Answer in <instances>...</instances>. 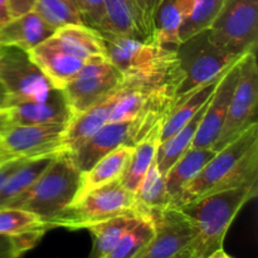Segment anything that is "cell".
I'll use <instances>...</instances> for the list:
<instances>
[{"mask_svg":"<svg viewBox=\"0 0 258 258\" xmlns=\"http://www.w3.org/2000/svg\"><path fill=\"white\" fill-rule=\"evenodd\" d=\"M254 180H258V122L217 150L186 186L178 207L207 194L246 185Z\"/></svg>","mask_w":258,"mask_h":258,"instance_id":"obj_1","label":"cell"},{"mask_svg":"<svg viewBox=\"0 0 258 258\" xmlns=\"http://www.w3.org/2000/svg\"><path fill=\"white\" fill-rule=\"evenodd\" d=\"M257 193L258 180H254L246 185L207 194L178 207L196 232L191 258H206L223 248L224 238L233 221L241 209L256 198Z\"/></svg>","mask_w":258,"mask_h":258,"instance_id":"obj_2","label":"cell"},{"mask_svg":"<svg viewBox=\"0 0 258 258\" xmlns=\"http://www.w3.org/2000/svg\"><path fill=\"white\" fill-rule=\"evenodd\" d=\"M82 173L68 151H59L35 183L9 207L37 214L45 224L73 203L81 185ZM49 228V226H48Z\"/></svg>","mask_w":258,"mask_h":258,"instance_id":"obj_3","label":"cell"},{"mask_svg":"<svg viewBox=\"0 0 258 258\" xmlns=\"http://www.w3.org/2000/svg\"><path fill=\"white\" fill-rule=\"evenodd\" d=\"M107 59L125 81H151L166 77L179 70L175 48L100 32Z\"/></svg>","mask_w":258,"mask_h":258,"instance_id":"obj_4","label":"cell"},{"mask_svg":"<svg viewBox=\"0 0 258 258\" xmlns=\"http://www.w3.org/2000/svg\"><path fill=\"white\" fill-rule=\"evenodd\" d=\"M175 53L181 76L175 100L206 83L219 80L242 57L217 47L209 39L208 30L181 42Z\"/></svg>","mask_w":258,"mask_h":258,"instance_id":"obj_5","label":"cell"},{"mask_svg":"<svg viewBox=\"0 0 258 258\" xmlns=\"http://www.w3.org/2000/svg\"><path fill=\"white\" fill-rule=\"evenodd\" d=\"M140 212L135 201V194L125 188L120 180L88 191L82 198L49 222V229L55 227L72 229H86L88 226L120 214ZM141 213V212H140Z\"/></svg>","mask_w":258,"mask_h":258,"instance_id":"obj_6","label":"cell"},{"mask_svg":"<svg viewBox=\"0 0 258 258\" xmlns=\"http://www.w3.org/2000/svg\"><path fill=\"white\" fill-rule=\"evenodd\" d=\"M208 35L217 47L232 54L257 52L258 0H227Z\"/></svg>","mask_w":258,"mask_h":258,"instance_id":"obj_7","label":"cell"},{"mask_svg":"<svg viewBox=\"0 0 258 258\" xmlns=\"http://www.w3.org/2000/svg\"><path fill=\"white\" fill-rule=\"evenodd\" d=\"M258 103V66L256 52H248L239 62V77L232 95L218 139L213 145L219 150L233 141L251 125L257 122Z\"/></svg>","mask_w":258,"mask_h":258,"instance_id":"obj_8","label":"cell"},{"mask_svg":"<svg viewBox=\"0 0 258 258\" xmlns=\"http://www.w3.org/2000/svg\"><path fill=\"white\" fill-rule=\"evenodd\" d=\"M123 83V76L107 58H96L87 60L62 91L75 117L105 100Z\"/></svg>","mask_w":258,"mask_h":258,"instance_id":"obj_9","label":"cell"},{"mask_svg":"<svg viewBox=\"0 0 258 258\" xmlns=\"http://www.w3.org/2000/svg\"><path fill=\"white\" fill-rule=\"evenodd\" d=\"M0 81L9 92V103L42 101L57 90L27 50L19 48L0 47Z\"/></svg>","mask_w":258,"mask_h":258,"instance_id":"obj_10","label":"cell"},{"mask_svg":"<svg viewBox=\"0 0 258 258\" xmlns=\"http://www.w3.org/2000/svg\"><path fill=\"white\" fill-rule=\"evenodd\" d=\"M159 0H105L106 14L98 32L158 43L154 14Z\"/></svg>","mask_w":258,"mask_h":258,"instance_id":"obj_11","label":"cell"},{"mask_svg":"<svg viewBox=\"0 0 258 258\" xmlns=\"http://www.w3.org/2000/svg\"><path fill=\"white\" fill-rule=\"evenodd\" d=\"M155 234L139 258H175L191 251L196 232L183 212L175 207H166L151 212Z\"/></svg>","mask_w":258,"mask_h":258,"instance_id":"obj_12","label":"cell"},{"mask_svg":"<svg viewBox=\"0 0 258 258\" xmlns=\"http://www.w3.org/2000/svg\"><path fill=\"white\" fill-rule=\"evenodd\" d=\"M149 128L139 118L133 121L107 122L90 139L72 151L71 158L81 173H86L101 158L120 145L135 146L149 133Z\"/></svg>","mask_w":258,"mask_h":258,"instance_id":"obj_13","label":"cell"},{"mask_svg":"<svg viewBox=\"0 0 258 258\" xmlns=\"http://www.w3.org/2000/svg\"><path fill=\"white\" fill-rule=\"evenodd\" d=\"M66 123L12 125L0 134L3 150L15 158H35L62 150Z\"/></svg>","mask_w":258,"mask_h":258,"instance_id":"obj_14","label":"cell"},{"mask_svg":"<svg viewBox=\"0 0 258 258\" xmlns=\"http://www.w3.org/2000/svg\"><path fill=\"white\" fill-rule=\"evenodd\" d=\"M241 58L236 63H233L229 70H227L226 73L219 78L216 90L212 97L209 98L208 105L199 123L191 148H213L216 144L224 120H226L229 102H231L232 95L238 81Z\"/></svg>","mask_w":258,"mask_h":258,"instance_id":"obj_15","label":"cell"},{"mask_svg":"<svg viewBox=\"0 0 258 258\" xmlns=\"http://www.w3.org/2000/svg\"><path fill=\"white\" fill-rule=\"evenodd\" d=\"M13 125H44V123H68L73 113L62 90H53L42 101H24L8 105Z\"/></svg>","mask_w":258,"mask_h":258,"instance_id":"obj_16","label":"cell"},{"mask_svg":"<svg viewBox=\"0 0 258 258\" xmlns=\"http://www.w3.org/2000/svg\"><path fill=\"white\" fill-rule=\"evenodd\" d=\"M27 52L57 90H63V87L77 76L86 63V60L71 54L49 39Z\"/></svg>","mask_w":258,"mask_h":258,"instance_id":"obj_17","label":"cell"},{"mask_svg":"<svg viewBox=\"0 0 258 258\" xmlns=\"http://www.w3.org/2000/svg\"><path fill=\"white\" fill-rule=\"evenodd\" d=\"M48 39L86 62L96 58H107L101 33L86 24L62 25Z\"/></svg>","mask_w":258,"mask_h":258,"instance_id":"obj_18","label":"cell"},{"mask_svg":"<svg viewBox=\"0 0 258 258\" xmlns=\"http://www.w3.org/2000/svg\"><path fill=\"white\" fill-rule=\"evenodd\" d=\"M120 88L111 93L110 96H107L105 100L100 101L95 106L87 108L72 118V121L67 125L64 135H63V151H68V153L75 151L87 139H90L96 131L100 130L103 125H106L110 121L111 111L115 105Z\"/></svg>","mask_w":258,"mask_h":258,"instance_id":"obj_19","label":"cell"},{"mask_svg":"<svg viewBox=\"0 0 258 258\" xmlns=\"http://www.w3.org/2000/svg\"><path fill=\"white\" fill-rule=\"evenodd\" d=\"M54 30L34 13L10 18L0 25V47L29 50L47 40Z\"/></svg>","mask_w":258,"mask_h":258,"instance_id":"obj_20","label":"cell"},{"mask_svg":"<svg viewBox=\"0 0 258 258\" xmlns=\"http://www.w3.org/2000/svg\"><path fill=\"white\" fill-rule=\"evenodd\" d=\"M213 148H190L164 175L170 207H178L186 186L216 155Z\"/></svg>","mask_w":258,"mask_h":258,"instance_id":"obj_21","label":"cell"},{"mask_svg":"<svg viewBox=\"0 0 258 258\" xmlns=\"http://www.w3.org/2000/svg\"><path fill=\"white\" fill-rule=\"evenodd\" d=\"M133 153L134 146L120 145L115 150L108 153L107 155L101 158L86 173H82L81 185L75 201L82 198L88 191L107 185L112 181L120 180L127 168Z\"/></svg>","mask_w":258,"mask_h":258,"instance_id":"obj_22","label":"cell"},{"mask_svg":"<svg viewBox=\"0 0 258 258\" xmlns=\"http://www.w3.org/2000/svg\"><path fill=\"white\" fill-rule=\"evenodd\" d=\"M10 18L34 13L54 29L66 24H85L77 8L68 0H8Z\"/></svg>","mask_w":258,"mask_h":258,"instance_id":"obj_23","label":"cell"},{"mask_svg":"<svg viewBox=\"0 0 258 258\" xmlns=\"http://www.w3.org/2000/svg\"><path fill=\"white\" fill-rule=\"evenodd\" d=\"M218 81L219 80L206 83L174 101L173 106L161 123L160 144L171 138L175 133H178L208 102L216 90Z\"/></svg>","mask_w":258,"mask_h":258,"instance_id":"obj_24","label":"cell"},{"mask_svg":"<svg viewBox=\"0 0 258 258\" xmlns=\"http://www.w3.org/2000/svg\"><path fill=\"white\" fill-rule=\"evenodd\" d=\"M144 216L145 214L140 212H130L88 226L86 229L90 232L93 239L91 258L105 257L116 246V243L140 222Z\"/></svg>","mask_w":258,"mask_h":258,"instance_id":"obj_25","label":"cell"},{"mask_svg":"<svg viewBox=\"0 0 258 258\" xmlns=\"http://www.w3.org/2000/svg\"><path fill=\"white\" fill-rule=\"evenodd\" d=\"M161 123L159 122L134 146V153L131 156L125 173L121 176L120 181L127 190L135 194L139 185L143 181L146 171L150 168L151 163L156 158L159 145H160Z\"/></svg>","mask_w":258,"mask_h":258,"instance_id":"obj_26","label":"cell"},{"mask_svg":"<svg viewBox=\"0 0 258 258\" xmlns=\"http://www.w3.org/2000/svg\"><path fill=\"white\" fill-rule=\"evenodd\" d=\"M57 153L45 154L25 160L7 180L0 189V208L9 207L19 197H22L33 184L35 183L40 174L48 168Z\"/></svg>","mask_w":258,"mask_h":258,"instance_id":"obj_27","label":"cell"},{"mask_svg":"<svg viewBox=\"0 0 258 258\" xmlns=\"http://www.w3.org/2000/svg\"><path fill=\"white\" fill-rule=\"evenodd\" d=\"M207 105H208V102L178 133H175L171 138H169L168 140L159 145L158 153H156V161H158L159 169H160L163 175H165L169 169L180 159V156L191 148V144L196 138V134L198 131L199 123L203 117Z\"/></svg>","mask_w":258,"mask_h":258,"instance_id":"obj_28","label":"cell"},{"mask_svg":"<svg viewBox=\"0 0 258 258\" xmlns=\"http://www.w3.org/2000/svg\"><path fill=\"white\" fill-rule=\"evenodd\" d=\"M135 201L138 209L144 214L170 207V201L166 193L165 178L159 169L156 158L154 159L138 190L135 191Z\"/></svg>","mask_w":258,"mask_h":258,"instance_id":"obj_29","label":"cell"},{"mask_svg":"<svg viewBox=\"0 0 258 258\" xmlns=\"http://www.w3.org/2000/svg\"><path fill=\"white\" fill-rule=\"evenodd\" d=\"M49 231L44 221L29 211L13 207L0 208V234L39 239Z\"/></svg>","mask_w":258,"mask_h":258,"instance_id":"obj_30","label":"cell"},{"mask_svg":"<svg viewBox=\"0 0 258 258\" xmlns=\"http://www.w3.org/2000/svg\"><path fill=\"white\" fill-rule=\"evenodd\" d=\"M183 15L176 0H159L154 14L155 39L160 45L176 48L180 44L179 29Z\"/></svg>","mask_w":258,"mask_h":258,"instance_id":"obj_31","label":"cell"},{"mask_svg":"<svg viewBox=\"0 0 258 258\" xmlns=\"http://www.w3.org/2000/svg\"><path fill=\"white\" fill-rule=\"evenodd\" d=\"M155 234L153 218L145 214L103 258H139Z\"/></svg>","mask_w":258,"mask_h":258,"instance_id":"obj_32","label":"cell"},{"mask_svg":"<svg viewBox=\"0 0 258 258\" xmlns=\"http://www.w3.org/2000/svg\"><path fill=\"white\" fill-rule=\"evenodd\" d=\"M227 0H198L188 15L183 19L179 29L180 43L202 32H206L213 25Z\"/></svg>","mask_w":258,"mask_h":258,"instance_id":"obj_33","label":"cell"},{"mask_svg":"<svg viewBox=\"0 0 258 258\" xmlns=\"http://www.w3.org/2000/svg\"><path fill=\"white\" fill-rule=\"evenodd\" d=\"M39 239L32 237H10L0 234V258H23Z\"/></svg>","mask_w":258,"mask_h":258,"instance_id":"obj_34","label":"cell"},{"mask_svg":"<svg viewBox=\"0 0 258 258\" xmlns=\"http://www.w3.org/2000/svg\"><path fill=\"white\" fill-rule=\"evenodd\" d=\"M77 8L83 22L88 27L98 29L105 19V0H77Z\"/></svg>","mask_w":258,"mask_h":258,"instance_id":"obj_35","label":"cell"},{"mask_svg":"<svg viewBox=\"0 0 258 258\" xmlns=\"http://www.w3.org/2000/svg\"><path fill=\"white\" fill-rule=\"evenodd\" d=\"M30 158H10L7 161L0 164V189L3 188L7 180L9 179V176L24 163L25 160H28Z\"/></svg>","mask_w":258,"mask_h":258,"instance_id":"obj_36","label":"cell"},{"mask_svg":"<svg viewBox=\"0 0 258 258\" xmlns=\"http://www.w3.org/2000/svg\"><path fill=\"white\" fill-rule=\"evenodd\" d=\"M12 120H10V113L8 107L0 108V134L7 130L9 126H12Z\"/></svg>","mask_w":258,"mask_h":258,"instance_id":"obj_37","label":"cell"},{"mask_svg":"<svg viewBox=\"0 0 258 258\" xmlns=\"http://www.w3.org/2000/svg\"><path fill=\"white\" fill-rule=\"evenodd\" d=\"M179 5V9H180L181 15H183V19L186 17V15L190 13V10L193 9L194 5L197 4L198 0H176Z\"/></svg>","mask_w":258,"mask_h":258,"instance_id":"obj_38","label":"cell"},{"mask_svg":"<svg viewBox=\"0 0 258 258\" xmlns=\"http://www.w3.org/2000/svg\"><path fill=\"white\" fill-rule=\"evenodd\" d=\"M10 19L9 7H8V0H0V25L5 24Z\"/></svg>","mask_w":258,"mask_h":258,"instance_id":"obj_39","label":"cell"},{"mask_svg":"<svg viewBox=\"0 0 258 258\" xmlns=\"http://www.w3.org/2000/svg\"><path fill=\"white\" fill-rule=\"evenodd\" d=\"M9 101H10L9 92H8L5 86L3 85V82L0 81V108L7 107V106L9 105Z\"/></svg>","mask_w":258,"mask_h":258,"instance_id":"obj_40","label":"cell"},{"mask_svg":"<svg viewBox=\"0 0 258 258\" xmlns=\"http://www.w3.org/2000/svg\"><path fill=\"white\" fill-rule=\"evenodd\" d=\"M206 258H233V257H232L231 254L227 253L223 248H219L217 249V251L212 252V253L209 254V256H207Z\"/></svg>","mask_w":258,"mask_h":258,"instance_id":"obj_41","label":"cell"},{"mask_svg":"<svg viewBox=\"0 0 258 258\" xmlns=\"http://www.w3.org/2000/svg\"><path fill=\"white\" fill-rule=\"evenodd\" d=\"M10 158H14V156H10L9 154L5 153V151L3 150L2 145H0V164L4 163V161H7L8 159H10Z\"/></svg>","mask_w":258,"mask_h":258,"instance_id":"obj_42","label":"cell"},{"mask_svg":"<svg viewBox=\"0 0 258 258\" xmlns=\"http://www.w3.org/2000/svg\"><path fill=\"white\" fill-rule=\"evenodd\" d=\"M175 258H191V251L184 252V253L179 254V256L175 257Z\"/></svg>","mask_w":258,"mask_h":258,"instance_id":"obj_43","label":"cell"},{"mask_svg":"<svg viewBox=\"0 0 258 258\" xmlns=\"http://www.w3.org/2000/svg\"><path fill=\"white\" fill-rule=\"evenodd\" d=\"M68 2H70V3H72V4L75 5L76 8H77V0H68ZM77 9H78V8H77Z\"/></svg>","mask_w":258,"mask_h":258,"instance_id":"obj_44","label":"cell"}]
</instances>
